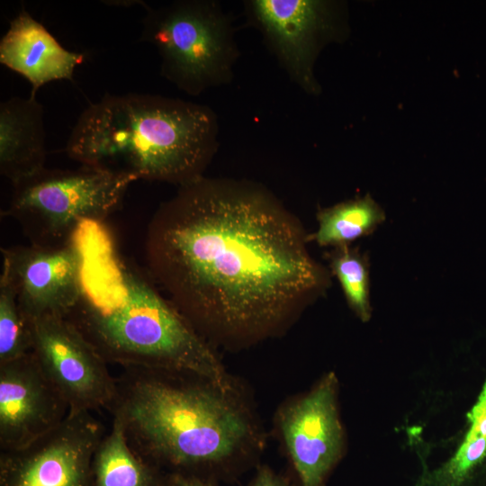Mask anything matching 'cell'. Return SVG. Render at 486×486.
Returning <instances> with one entry per match:
<instances>
[{
  "label": "cell",
  "mask_w": 486,
  "mask_h": 486,
  "mask_svg": "<svg viewBox=\"0 0 486 486\" xmlns=\"http://www.w3.org/2000/svg\"><path fill=\"white\" fill-rule=\"evenodd\" d=\"M81 290L64 317L107 364L184 372L230 394L237 383L215 349L155 286L122 256L103 221L77 230Z\"/></svg>",
  "instance_id": "7a4b0ae2"
},
{
  "label": "cell",
  "mask_w": 486,
  "mask_h": 486,
  "mask_svg": "<svg viewBox=\"0 0 486 486\" xmlns=\"http://www.w3.org/2000/svg\"><path fill=\"white\" fill-rule=\"evenodd\" d=\"M248 486H297V484L290 477L263 464L257 467Z\"/></svg>",
  "instance_id": "ffe728a7"
},
{
  "label": "cell",
  "mask_w": 486,
  "mask_h": 486,
  "mask_svg": "<svg viewBox=\"0 0 486 486\" xmlns=\"http://www.w3.org/2000/svg\"><path fill=\"white\" fill-rule=\"evenodd\" d=\"M29 320L31 352L69 412L108 410L115 397L116 379L104 358L64 317Z\"/></svg>",
  "instance_id": "30bf717a"
},
{
  "label": "cell",
  "mask_w": 486,
  "mask_h": 486,
  "mask_svg": "<svg viewBox=\"0 0 486 486\" xmlns=\"http://www.w3.org/2000/svg\"><path fill=\"white\" fill-rule=\"evenodd\" d=\"M0 279L14 290L28 319L65 317L81 290L83 252L76 232L71 242L58 247L30 244L2 249Z\"/></svg>",
  "instance_id": "8fae6325"
},
{
  "label": "cell",
  "mask_w": 486,
  "mask_h": 486,
  "mask_svg": "<svg viewBox=\"0 0 486 486\" xmlns=\"http://www.w3.org/2000/svg\"><path fill=\"white\" fill-rule=\"evenodd\" d=\"M137 179L86 166L46 168L12 184L4 215L14 219L31 244L58 247L72 241L86 221H103L122 204Z\"/></svg>",
  "instance_id": "8992f818"
},
{
  "label": "cell",
  "mask_w": 486,
  "mask_h": 486,
  "mask_svg": "<svg viewBox=\"0 0 486 486\" xmlns=\"http://www.w3.org/2000/svg\"><path fill=\"white\" fill-rule=\"evenodd\" d=\"M93 478L94 486H165L166 472L132 448L121 421L112 418L94 454Z\"/></svg>",
  "instance_id": "2e32d148"
},
{
  "label": "cell",
  "mask_w": 486,
  "mask_h": 486,
  "mask_svg": "<svg viewBox=\"0 0 486 486\" xmlns=\"http://www.w3.org/2000/svg\"><path fill=\"white\" fill-rule=\"evenodd\" d=\"M208 105L158 94H105L79 115L68 156L82 166L182 186L204 176L219 148Z\"/></svg>",
  "instance_id": "277c9868"
},
{
  "label": "cell",
  "mask_w": 486,
  "mask_h": 486,
  "mask_svg": "<svg viewBox=\"0 0 486 486\" xmlns=\"http://www.w3.org/2000/svg\"><path fill=\"white\" fill-rule=\"evenodd\" d=\"M339 382L328 372L306 392L280 407L276 425L297 486H327L345 456Z\"/></svg>",
  "instance_id": "ba28073f"
},
{
  "label": "cell",
  "mask_w": 486,
  "mask_h": 486,
  "mask_svg": "<svg viewBox=\"0 0 486 486\" xmlns=\"http://www.w3.org/2000/svg\"><path fill=\"white\" fill-rule=\"evenodd\" d=\"M165 486H219V484L216 480L208 477L182 472H166Z\"/></svg>",
  "instance_id": "44dd1931"
},
{
  "label": "cell",
  "mask_w": 486,
  "mask_h": 486,
  "mask_svg": "<svg viewBox=\"0 0 486 486\" xmlns=\"http://www.w3.org/2000/svg\"><path fill=\"white\" fill-rule=\"evenodd\" d=\"M69 408L31 353L0 365V451L32 443L58 427Z\"/></svg>",
  "instance_id": "7c38bea8"
},
{
  "label": "cell",
  "mask_w": 486,
  "mask_h": 486,
  "mask_svg": "<svg viewBox=\"0 0 486 486\" xmlns=\"http://www.w3.org/2000/svg\"><path fill=\"white\" fill-rule=\"evenodd\" d=\"M300 220L265 185L206 177L154 213L148 274L213 348L249 347L284 334L331 284Z\"/></svg>",
  "instance_id": "6da1fadb"
},
{
  "label": "cell",
  "mask_w": 486,
  "mask_h": 486,
  "mask_svg": "<svg viewBox=\"0 0 486 486\" xmlns=\"http://www.w3.org/2000/svg\"><path fill=\"white\" fill-rule=\"evenodd\" d=\"M447 456L421 471L410 486H486V374Z\"/></svg>",
  "instance_id": "9a60e30c"
},
{
  "label": "cell",
  "mask_w": 486,
  "mask_h": 486,
  "mask_svg": "<svg viewBox=\"0 0 486 486\" xmlns=\"http://www.w3.org/2000/svg\"><path fill=\"white\" fill-rule=\"evenodd\" d=\"M328 260V270L338 279L350 310L362 322L369 321L373 310L367 256L347 245L334 248Z\"/></svg>",
  "instance_id": "ac0fdd59"
},
{
  "label": "cell",
  "mask_w": 486,
  "mask_h": 486,
  "mask_svg": "<svg viewBox=\"0 0 486 486\" xmlns=\"http://www.w3.org/2000/svg\"><path fill=\"white\" fill-rule=\"evenodd\" d=\"M84 59L83 53L65 49L25 9L10 22L0 40V63L31 84V95L52 81L72 80Z\"/></svg>",
  "instance_id": "4fadbf2b"
},
{
  "label": "cell",
  "mask_w": 486,
  "mask_h": 486,
  "mask_svg": "<svg viewBox=\"0 0 486 486\" xmlns=\"http://www.w3.org/2000/svg\"><path fill=\"white\" fill-rule=\"evenodd\" d=\"M145 8L140 40L155 47L163 77L193 96L232 81L240 54L233 20L219 1Z\"/></svg>",
  "instance_id": "5b68a950"
},
{
  "label": "cell",
  "mask_w": 486,
  "mask_h": 486,
  "mask_svg": "<svg viewBox=\"0 0 486 486\" xmlns=\"http://www.w3.org/2000/svg\"><path fill=\"white\" fill-rule=\"evenodd\" d=\"M106 432L93 412H69L32 443L0 451V486H94L93 458Z\"/></svg>",
  "instance_id": "9c48e42d"
},
{
  "label": "cell",
  "mask_w": 486,
  "mask_h": 486,
  "mask_svg": "<svg viewBox=\"0 0 486 486\" xmlns=\"http://www.w3.org/2000/svg\"><path fill=\"white\" fill-rule=\"evenodd\" d=\"M107 410L132 448L166 472L218 480L250 464L262 446L238 394L189 373L124 367Z\"/></svg>",
  "instance_id": "3957f363"
},
{
  "label": "cell",
  "mask_w": 486,
  "mask_h": 486,
  "mask_svg": "<svg viewBox=\"0 0 486 486\" xmlns=\"http://www.w3.org/2000/svg\"><path fill=\"white\" fill-rule=\"evenodd\" d=\"M244 15L292 82L317 95L321 87L314 75L320 50L342 40L346 21L341 4L322 0H246Z\"/></svg>",
  "instance_id": "52a82bcc"
},
{
  "label": "cell",
  "mask_w": 486,
  "mask_h": 486,
  "mask_svg": "<svg viewBox=\"0 0 486 486\" xmlns=\"http://www.w3.org/2000/svg\"><path fill=\"white\" fill-rule=\"evenodd\" d=\"M42 105L35 95L0 104V173L11 184L45 167L47 150Z\"/></svg>",
  "instance_id": "5bb4252c"
},
{
  "label": "cell",
  "mask_w": 486,
  "mask_h": 486,
  "mask_svg": "<svg viewBox=\"0 0 486 486\" xmlns=\"http://www.w3.org/2000/svg\"><path fill=\"white\" fill-rule=\"evenodd\" d=\"M385 220L382 208L370 196L346 200L317 212V230L309 240L320 247L338 248L373 233Z\"/></svg>",
  "instance_id": "e0dca14e"
},
{
  "label": "cell",
  "mask_w": 486,
  "mask_h": 486,
  "mask_svg": "<svg viewBox=\"0 0 486 486\" xmlns=\"http://www.w3.org/2000/svg\"><path fill=\"white\" fill-rule=\"evenodd\" d=\"M32 351L30 320L12 287L0 279V365Z\"/></svg>",
  "instance_id": "d6986e66"
}]
</instances>
